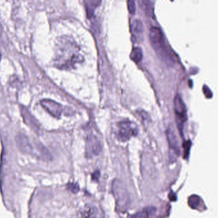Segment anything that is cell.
Returning a JSON list of instances; mask_svg holds the SVG:
<instances>
[{"label": "cell", "mask_w": 218, "mask_h": 218, "mask_svg": "<svg viewBox=\"0 0 218 218\" xmlns=\"http://www.w3.org/2000/svg\"><path fill=\"white\" fill-rule=\"evenodd\" d=\"M139 2L145 14L149 16L152 15V8L150 0H139Z\"/></svg>", "instance_id": "8fae6325"}, {"label": "cell", "mask_w": 218, "mask_h": 218, "mask_svg": "<svg viewBox=\"0 0 218 218\" xmlns=\"http://www.w3.org/2000/svg\"><path fill=\"white\" fill-rule=\"evenodd\" d=\"M149 38L154 49L160 47L163 45L162 34L161 31L158 28L152 27L150 29Z\"/></svg>", "instance_id": "9c48e42d"}, {"label": "cell", "mask_w": 218, "mask_h": 218, "mask_svg": "<svg viewBox=\"0 0 218 218\" xmlns=\"http://www.w3.org/2000/svg\"><path fill=\"white\" fill-rule=\"evenodd\" d=\"M138 128L135 124L129 121H124L119 124L118 137L119 140L126 142L138 134Z\"/></svg>", "instance_id": "7a4b0ae2"}, {"label": "cell", "mask_w": 218, "mask_h": 218, "mask_svg": "<svg viewBox=\"0 0 218 218\" xmlns=\"http://www.w3.org/2000/svg\"><path fill=\"white\" fill-rule=\"evenodd\" d=\"M101 150L100 140L94 135L88 137L86 143V155L89 158L98 156Z\"/></svg>", "instance_id": "277c9868"}, {"label": "cell", "mask_w": 218, "mask_h": 218, "mask_svg": "<svg viewBox=\"0 0 218 218\" xmlns=\"http://www.w3.org/2000/svg\"><path fill=\"white\" fill-rule=\"evenodd\" d=\"M174 109L177 119V126L180 130H182V125L186 121V109L181 98L177 96L174 100Z\"/></svg>", "instance_id": "5b68a950"}, {"label": "cell", "mask_w": 218, "mask_h": 218, "mask_svg": "<svg viewBox=\"0 0 218 218\" xmlns=\"http://www.w3.org/2000/svg\"><path fill=\"white\" fill-rule=\"evenodd\" d=\"M155 209L153 207H149L145 209L137 212L131 217V218H148L150 214L154 213Z\"/></svg>", "instance_id": "7c38bea8"}, {"label": "cell", "mask_w": 218, "mask_h": 218, "mask_svg": "<svg viewBox=\"0 0 218 218\" xmlns=\"http://www.w3.org/2000/svg\"><path fill=\"white\" fill-rule=\"evenodd\" d=\"M143 57L142 50L139 47L134 48L131 54V59L135 63H139L141 61Z\"/></svg>", "instance_id": "30bf717a"}, {"label": "cell", "mask_w": 218, "mask_h": 218, "mask_svg": "<svg viewBox=\"0 0 218 218\" xmlns=\"http://www.w3.org/2000/svg\"><path fill=\"white\" fill-rule=\"evenodd\" d=\"M67 188L72 193H76L79 191V186L77 183H74V182L69 183L67 185Z\"/></svg>", "instance_id": "9a60e30c"}, {"label": "cell", "mask_w": 218, "mask_h": 218, "mask_svg": "<svg viewBox=\"0 0 218 218\" xmlns=\"http://www.w3.org/2000/svg\"><path fill=\"white\" fill-rule=\"evenodd\" d=\"M79 218H104V214L98 207L86 205L80 211Z\"/></svg>", "instance_id": "8992f818"}, {"label": "cell", "mask_w": 218, "mask_h": 218, "mask_svg": "<svg viewBox=\"0 0 218 218\" xmlns=\"http://www.w3.org/2000/svg\"><path fill=\"white\" fill-rule=\"evenodd\" d=\"M40 104L50 115L56 119L60 118L63 112V107L59 103L52 100L44 99L41 100Z\"/></svg>", "instance_id": "3957f363"}, {"label": "cell", "mask_w": 218, "mask_h": 218, "mask_svg": "<svg viewBox=\"0 0 218 218\" xmlns=\"http://www.w3.org/2000/svg\"><path fill=\"white\" fill-rule=\"evenodd\" d=\"M112 190L118 209L122 212L126 211L130 205V198L125 186L120 181L116 179L112 183Z\"/></svg>", "instance_id": "6da1fadb"}, {"label": "cell", "mask_w": 218, "mask_h": 218, "mask_svg": "<svg viewBox=\"0 0 218 218\" xmlns=\"http://www.w3.org/2000/svg\"><path fill=\"white\" fill-rule=\"evenodd\" d=\"M100 172L99 171H98V170L95 171L94 173H93V174L92 175V179L94 180V181H98L99 178H100Z\"/></svg>", "instance_id": "2e32d148"}, {"label": "cell", "mask_w": 218, "mask_h": 218, "mask_svg": "<svg viewBox=\"0 0 218 218\" xmlns=\"http://www.w3.org/2000/svg\"><path fill=\"white\" fill-rule=\"evenodd\" d=\"M20 111L23 118L24 122L26 125L29 126L35 132L38 133V131H40V126L36 119L32 115V113L28 111V110L25 107L22 105L20 106Z\"/></svg>", "instance_id": "52a82bcc"}, {"label": "cell", "mask_w": 218, "mask_h": 218, "mask_svg": "<svg viewBox=\"0 0 218 218\" xmlns=\"http://www.w3.org/2000/svg\"><path fill=\"white\" fill-rule=\"evenodd\" d=\"M16 143L19 149L22 152L31 154L33 152V148L28 138L23 134H19L15 138Z\"/></svg>", "instance_id": "ba28073f"}, {"label": "cell", "mask_w": 218, "mask_h": 218, "mask_svg": "<svg viewBox=\"0 0 218 218\" xmlns=\"http://www.w3.org/2000/svg\"><path fill=\"white\" fill-rule=\"evenodd\" d=\"M127 6L129 12L131 14H134L136 12V5L133 0H128Z\"/></svg>", "instance_id": "5bb4252c"}, {"label": "cell", "mask_w": 218, "mask_h": 218, "mask_svg": "<svg viewBox=\"0 0 218 218\" xmlns=\"http://www.w3.org/2000/svg\"><path fill=\"white\" fill-rule=\"evenodd\" d=\"M0 60H1V54H0Z\"/></svg>", "instance_id": "e0dca14e"}, {"label": "cell", "mask_w": 218, "mask_h": 218, "mask_svg": "<svg viewBox=\"0 0 218 218\" xmlns=\"http://www.w3.org/2000/svg\"><path fill=\"white\" fill-rule=\"evenodd\" d=\"M132 29L136 33H141L143 31V24L139 20H135L132 24Z\"/></svg>", "instance_id": "4fadbf2b"}]
</instances>
